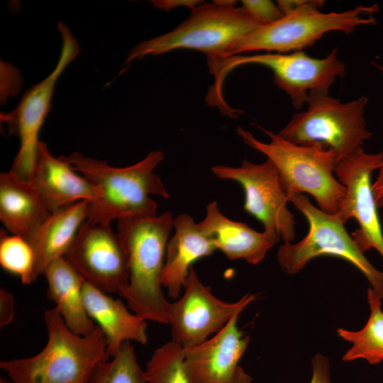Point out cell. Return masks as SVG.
<instances>
[{"label": "cell", "mask_w": 383, "mask_h": 383, "mask_svg": "<svg viewBox=\"0 0 383 383\" xmlns=\"http://www.w3.org/2000/svg\"><path fill=\"white\" fill-rule=\"evenodd\" d=\"M0 264L5 270L18 275L23 284L34 282V254L23 237L1 231Z\"/></svg>", "instance_id": "26"}, {"label": "cell", "mask_w": 383, "mask_h": 383, "mask_svg": "<svg viewBox=\"0 0 383 383\" xmlns=\"http://www.w3.org/2000/svg\"><path fill=\"white\" fill-rule=\"evenodd\" d=\"M14 298L11 293L3 288L0 289V326L9 324L14 316Z\"/></svg>", "instance_id": "29"}, {"label": "cell", "mask_w": 383, "mask_h": 383, "mask_svg": "<svg viewBox=\"0 0 383 383\" xmlns=\"http://www.w3.org/2000/svg\"><path fill=\"white\" fill-rule=\"evenodd\" d=\"M378 69L383 73V66L372 62ZM372 190L376 199V203L378 200L383 198V165L380 168V172L375 182L372 184Z\"/></svg>", "instance_id": "31"}, {"label": "cell", "mask_w": 383, "mask_h": 383, "mask_svg": "<svg viewBox=\"0 0 383 383\" xmlns=\"http://www.w3.org/2000/svg\"><path fill=\"white\" fill-rule=\"evenodd\" d=\"M51 212L30 182L9 171L0 174V220L7 231L27 239Z\"/></svg>", "instance_id": "21"}, {"label": "cell", "mask_w": 383, "mask_h": 383, "mask_svg": "<svg viewBox=\"0 0 383 383\" xmlns=\"http://www.w3.org/2000/svg\"><path fill=\"white\" fill-rule=\"evenodd\" d=\"M60 157L100 191L98 199L88 201L89 222L110 224L126 217L155 216L157 204L150 195L170 197L162 179L154 172L165 158L162 151L150 152L140 162L126 167H112L78 152Z\"/></svg>", "instance_id": "1"}, {"label": "cell", "mask_w": 383, "mask_h": 383, "mask_svg": "<svg viewBox=\"0 0 383 383\" xmlns=\"http://www.w3.org/2000/svg\"><path fill=\"white\" fill-rule=\"evenodd\" d=\"M382 165L383 152L370 154L360 148L340 160L334 173L345 187L337 214L344 223L350 218L357 221L360 227L352 238L362 252L374 248L383 257V232L371 184L372 172Z\"/></svg>", "instance_id": "11"}, {"label": "cell", "mask_w": 383, "mask_h": 383, "mask_svg": "<svg viewBox=\"0 0 383 383\" xmlns=\"http://www.w3.org/2000/svg\"><path fill=\"white\" fill-rule=\"evenodd\" d=\"M333 48L323 58H315L302 51L288 53H265L233 55L209 62L214 83L209 95L214 99L223 98L222 87L228 74L238 66L259 65L273 73V83L290 98L293 106L300 109L313 92L329 93L338 77L345 74L346 65Z\"/></svg>", "instance_id": "6"}, {"label": "cell", "mask_w": 383, "mask_h": 383, "mask_svg": "<svg viewBox=\"0 0 383 383\" xmlns=\"http://www.w3.org/2000/svg\"><path fill=\"white\" fill-rule=\"evenodd\" d=\"M367 102L365 96L343 103L329 93H311L307 109L294 114L277 134L296 145L331 150L340 162L372 135L364 116Z\"/></svg>", "instance_id": "7"}, {"label": "cell", "mask_w": 383, "mask_h": 383, "mask_svg": "<svg viewBox=\"0 0 383 383\" xmlns=\"http://www.w3.org/2000/svg\"><path fill=\"white\" fill-rule=\"evenodd\" d=\"M47 296L55 303L56 309L69 329L77 335L91 333L96 325L89 316L84 301V280L65 260L60 257L45 269Z\"/></svg>", "instance_id": "22"}, {"label": "cell", "mask_w": 383, "mask_h": 383, "mask_svg": "<svg viewBox=\"0 0 383 383\" xmlns=\"http://www.w3.org/2000/svg\"><path fill=\"white\" fill-rule=\"evenodd\" d=\"M242 7L262 25L274 23L284 16L277 4L268 0H243Z\"/></svg>", "instance_id": "27"}, {"label": "cell", "mask_w": 383, "mask_h": 383, "mask_svg": "<svg viewBox=\"0 0 383 383\" xmlns=\"http://www.w3.org/2000/svg\"><path fill=\"white\" fill-rule=\"evenodd\" d=\"M60 156L54 157L40 141L30 182L51 213L79 201H91L100 196L99 188L78 175Z\"/></svg>", "instance_id": "16"}, {"label": "cell", "mask_w": 383, "mask_h": 383, "mask_svg": "<svg viewBox=\"0 0 383 383\" xmlns=\"http://www.w3.org/2000/svg\"><path fill=\"white\" fill-rule=\"evenodd\" d=\"M234 1L200 3L191 9L188 18L173 30L138 43L128 52L125 72L135 60L148 55H160L177 49L199 50L208 62L231 56L235 46L262 24Z\"/></svg>", "instance_id": "4"}, {"label": "cell", "mask_w": 383, "mask_h": 383, "mask_svg": "<svg viewBox=\"0 0 383 383\" xmlns=\"http://www.w3.org/2000/svg\"><path fill=\"white\" fill-rule=\"evenodd\" d=\"M377 207L383 208V198L377 201Z\"/></svg>", "instance_id": "33"}, {"label": "cell", "mask_w": 383, "mask_h": 383, "mask_svg": "<svg viewBox=\"0 0 383 383\" xmlns=\"http://www.w3.org/2000/svg\"><path fill=\"white\" fill-rule=\"evenodd\" d=\"M184 360V349L172 340L157 348L144 370L146 383H190Z\"/></svg>", "instance_id": "25"}, {"label": "cell", "mask_w": 383, "mask_h": 383, "mask_svg": "<svg viewBox=\"0 0 383 383\" xmlns=\"http://www.w3.org/2000/svg\"><path fill=\"white\" fill-rule=\"evenodd\" d=\"M173 228L175 233L167 245L161 284L167 289L169 296L176 299L184 288L192 263L211 255L217 248L187 213L176 216Z\"/></svg>", "instance_id": "18"}, {"label": "cell", "mask_w": 383, "mask_h": 383, "mask_svg": "<svg viewBox=\"0 0 383 383\" xmlns=\"http://www.w3.org/2000/svg\"><path fill=\"white\" fill-rule=\"evenodd\" d=\"M152 2L155 7L167 11L177 6H187L192 9L201 3V1L195 0L152 1Z\"/></svg>", "instance_id": "30"}, {"label": "cell", "mask_w": 383, "mask_h": 383, "mask_svg": "<svg viewBox=\"0 0 383 383\" xmlns=\"http://www.w3.org/2000/svg\"><path fill=\"white\" fill-rule=\"evenodd\" d=\"M89 383H146L129 341L122 344L111 361L103 360L95 367Z\"/></svg>", "instance_id": "24"}, {"label": "cell", "mask_w": 383, "mask_h": 383, "mask_svg": "<svg viewBox=\"0 0 383 383\" xmlns=\"http://www.w3.org/2000/svg\"><path fill=\"white\" fill-rule=\"evenodd\" d=\"M312 377L309 383H331V367L328 359L321 354L311 359Z\"/></svg>", "instance_id": "28"}, {"label": "cell", "mask_w": 383, "mask_h": 383, "mask_svg": "<svg viewBox=\"0 0 383 383\" xmlns=\"http://www.w3.org/2000/svg\"><path fill=\"white\" fill-rule=\"evenodd\" d=\"M306 218L309 233L296 243H284L277 252V260L282 270L294 274L301 271L314 257L331 255L340 257L354 265L367 279L372 290L383 299V271L376 269L365 256L339 216L327 213L313 206L303 194L289 196Z\"/></svg>", "instance_id": "9"}, {"label": "cell", "mask_w": 383, "mask_h": 383, "mask_svg": "<svg viewBox=\"0 0 383 383\" xmlns=\"http://www.w3.org/2000/svg\"><path fill=\"white\" fill-rule=\"evenodd\" d=\"M211 171L220 179L241 185L245 192L244 210L262 223L264 231L277 232L284 243L294 239V216L287 206L289 198L270 160L260 164L244 160L239 167L217 165Z\"/></svg>", "instance_id": "13"}, {"label": "cell", "mask_w": 383, "mask_h": 383, "mask_svg": "<svg viewBox=\"0 0 383 383\" xmlns=\"http://www.w3.org/2000/svg\"><path fill=\"white\" fill-rule=\"evenodd\" d=\"M270 139L257 140L241 127L238 135L244 143L265 155L276 167L282 186L288 196L307 193L323 211L335 214L344 200L345 187L333 174L339 160L332 150L318 145H299L258 126Z\"/></svg>", "instance_id": "5"}, {"label": "cell", "mask_w": 383, "mask_h": 383, "mask_svg": "<svg viewBox=\"0 0 383 383\" xmlns=\"http://www.w3.org/2000/svg\"><path fill=\"white\" fill-rule=\"evenodd\" d=\"M324 2L311 0L305 7L284 15L279 20L262 25L235 46L231 56L262 50L277 53L302 51L329 32L350 33L357 27L376 23L374 18L363 15L377 12V4L359 6L342 12L322 13L320 9Z\"/></svg>", "instance_id": "8"}, {"label": "cell", "mask_w": 383, "mask_h": 383, "mask_svg": "<svg viewBox=\"0 0 383 383\" xmlns=\"http://www.w3.org/2000/svg\"><path fill=\"white\" fill-rule=\"evenodd\" d=\"M57 29L62 43L55 69L25 92L15 109L1 113V120L7 125L9 133L20 140L10 172L27 182H30L33 176L40 142L39 133L50 111L57 81L80 52V46L69 28L60 22Z\"/></svg>", "instance_id": "10"}, {"label": "cell", "mask_w": 383, "mask_h": 383, "mask_svg": "<svg viewBox=\"0 0 383 383\" xmlns=\"http://www.w3.org/2000/svg\"><path fill=\"white\" fill-rule=\"evenodd\" d=\"M174 218L160 216L118 219L117 233L128 254L130 277L120 293L134 313L145 320L170 324L169 302L162 291L164 255Z\"/></svg>", "instance_id": "2"}, {"label": "cell", "mask_w": 383, "mask_h": 383, "mask_svg": "<svg viewBox=\"0 0 383 383\" xmlns=\"http://www.w3.org/2000/svg\"><path fill=\"white\" fill-rule=\"evenodd\" d=\"M64 257L84 282L106 294H120L128 284V254L110 224L86 220Z\"/></svg>", "instance_id": "12"}, {"label": "cell", "mask_w": 383, "mask_h": 383, "mask_svg": "<svg viewBox=\"0 0 383 383\" xmlns=\"http://www.w3.org/2000/svg\"><path fill=\"white\" fill-rule=\"evenodd\" d=\"M252 377L242 367L238 366L234 376L228 383H252Z\"/></svg>", "instance_id": "32"}, {"label": "cell", "mask_w": 383, "mask_h": 383, "mask_svg": "<svg viewBox=\"0 0 383 383\" xmlns=\"http://www.w3.org/2000/svg\"><path fill=\"white\" fill-rule=\"evenodd\" d=\"M367 301L370 314L365 326L360 331H351L340 328L338 335L353 344L343 355L345 362L365 359L371 365L383 361V311L382 299L370 287Z\"/></svg>", "instance_id": "23"}, {"label": "cell", "mask_w": 383, "mask_h": 383, "mask_svg": "<svg viewBox=\"0 0 383 383\" xmlns=\"http://www.w3.org/2000/svg\"><path fill=\"white\" fill-rule=\"evenodd\" d=\"M206 210V216L197 225L230 260L244 259L250 264H258L279 241L280 235L276 231L257 232L245 223L229 219L222 214L215 201Z\"/></svg>", "instance_id": "17"}, {"label": "cell", "mask_w": 383, "mask_h": 383, "mask_svg": "<svg viewBox=\"0 0 383 383\" xmlns=\"http://www.w3.org/2000/svg\"><path fill=\"white\" fill-rule=\"evenodd\" d=\"M87 205L88 201H79L51 213L26 239L34 254V281L50 263L67 253L87 220Z\"/></svg>", "instance_id": "20"}, {"label": "cell", "mask_w": 383, "mask_h": 383, "mask_svg": "<svg viewBox=\"0 0 383 383\" xmlns=\"http://www.w3.org/2000/svg\"><path fill=\"white\" fill-rule=\"evenodd\" d=\"M48 342L37 355L1 360L13 383H89L95 367L108 360L107 340L96 325L85 336L72 333L57 309L44 313Z\"/></svg>", "instance_id": "3"}, {"label": "cell", "mask_w": 383, "mask_h": 383, "mask_svg": "<svg viewBox=\"0 0 383 383\" xmlns=\"http://www.w3.org/2000/svg\"><path fill=\"white\" fill-rule=\"evenodd\" d=\"M83 296L90 318L97 323L107 340L106 353L115 356L125 341L145 344L148 341L146 320L128 311L120 299L84 282Z\"/></svg>", "instance_id": "19"}, {"label": "cell", "mask_w": 383, "mask_h": 383, "mask_svg": "<svg viewBox=\"0 0 383 383\" xmlns=\"http://www.w3.org/2000/svg\"><path fill=\"white\" fill-rule=\"evenodd\" d=\"M239 310L216 335L202 344L184 350V367L190 383H228L238 368L250 336L237 326Z\"/></svg>", "instance_id": "15"}, {"label": "cell", "mask_w": 383, "mask_h": 383, "mask_svg": "<svg viewBox=\"0 0 383 383\" xmlns=\"http://www.w3.org/2000/svg\"><path fill=\"white\" fill-rule=\"evenodd\" d=\"M0 383H13L11 381L6 380L4 378H0Z\"/></svg>", "instance_id": "34"}, {"label": "cell", "mask_w": 383, "mask_h": 383, "mask_svg": "<svg viewBox=\"0 0 383 383\" xmlns=\"http://www.w3.org/2000/svg\"><path fill=\"white\" fill-rule=\"evenodd\" d=\"M182 297L170 303V324L172 341L184 350L198 346L209 335L219 332L239 310L255 299L247 294L234 303L222 301L201 283L193 267L190 268Z\"/></svg>", "instance_id": "14"}]
</instances>
